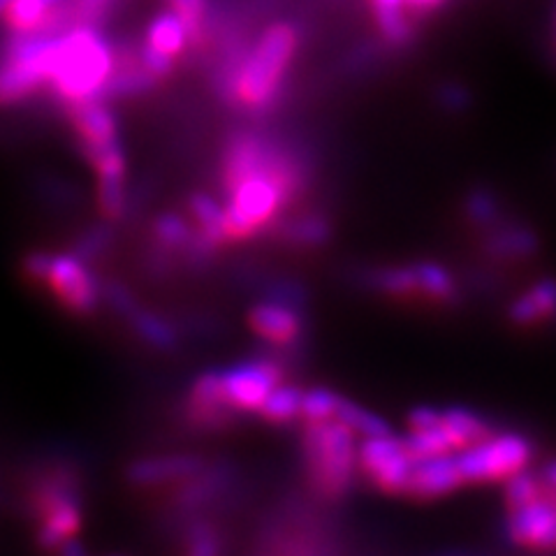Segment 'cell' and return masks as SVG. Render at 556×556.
<instances>
[{
  "instance_id": "1",
  "label": "cell",
  "mask_w": 556,
  "mask_h": 556,
  "mask_svg": "<svg viewBox=\"0 0 556 556\" xmlns=\"http://www.w3.org/2000/svg\"><path fill=\"white\" fill-rule=\"evenodd\" d=\"M302 188V169L294 155L267 142L251 172L225 186V232L228 239H251L278 218Z\"/></svg>"
},
{
  "instance_id": "2",
  "label": "cell",
  "mask_w": 556,
  "mask_h": 556,
  "mask_svg": "<svg viewBox=\"0 0 556 556\" xmlns=\"http://www.w3.org/2000/svg\"><path fill=\"white\" fill-rule=\"evenodd\" d=\"M116 49L98 26H70L59 33L49 86L67 108L100 100L114 70Z\"/></svg>"
},
{
  "instance_id": "3",
  "label": "cell",
  "mask_w": 556,
  "mask_h": 556,
  "mask_svg": "<svg viewBox=\"0 0 556 556\" xmlns=\"http://www.w3.org/2000/svg\"><path fill=\"white\" fill-rule=\"evenodd\" d=\"M294 49H298V33L292 26L276 24L267 28L249 56L228 77L225 91L230 100L249 112L269 110L281 91Z\"/></svg>"
},
{
  "instance_id": "4",
  "label": "cell",
  "mask_w": 556,
  "mask_h": 556,
  "mask_svg": "<svg viewBox=\"0 0 556 556\" xmlns=\"http://www.w3.org/2000/svg\"><path fill=\"white\" fill-rule=\"evenodd\" d=\"M357 433L339 420L306 422L304 459L311 484L327 496H343L353 484L357 459Z\"/></svg>"
},
{
  "instance_id": "5",
  "label": "cell",
  "mask_w": 556,
  "mask_h": 556,
  "mask_svg": "<svg viewBox=\"0 0 556 556\" xmlns=\"http://www.w3.org/2000/svg\"><path fill=\"white\" fill-rule=\"evenodd\" d=\"M533 447L519 433H490V437L457 452L464 482H506L527 471Z\"/></svg>"
},
{
  "instance_id": "6",
  "label": "cell",
  "mask_w": 556,
  "mask_h": 556,
  "mask_svg": "<svg viewBox=\"0 0 556 556\" xmlns=\"http://www.w3.org/2000/svg\"><path fill=\"white\" fill-rule=\"evenodd\" d=\"M35 506L42 525L38 529V543L45 549H59L67 538H75L81 525L79 496L75 480L67 473H54L40 482L35 492Z\"/></svg>"
},
{
  "instance_id": "7",
  "label": "cell",
  "mask_w": 556,
  "mask_h": 556,
  "mask_svg": "<svg viewBox=\"0 0 556 556\" xmlns=\"http://www.w3.org/2000/svg\"><path fill=\"white\" fill-rule=\"evenodd\" d=\"M357 459L362 471L367 473L382 492H408L415 457L408 452L404 439H396L392 433H380V437L364 439L357 452Z\"/></svg>"
},
{
  "instance_id": "8",
  "label": "cell",
  "mask_w": 556,
  "mask_h": 556,
  "mask_svg": "<svg viewBox=\"0 0 556 556\" xmlns=\"http://www.w3.org/2000/svg\"><path fill=\"white\" fill-rule=\"evenodd\" d=\"M281 378H283L281 364L274 359L263 357V359L239 362L235 367L220 371L225 402H228L230 410L260 413L265 399L278 382H281Z\"/></svg>"
},
{
  "instance_id": "9",
  "label": "cell",
  "mask_w": 556,
  "mask_h": 556,
  "mask_svg": "<svg viewBox=\"0 0 556 556\" xmlns=\"http://www.w3.org/2000/svg\"><path fill=\"white\" fill-rule=\"evenodd\" d=\"M89 263L75 253L51 255L45 283L56 294L61 304L79 316L91 313L100 300V288L93 274L86 267Z\"/></svg>"
},
{
  "instance_id": "10",
  "label": "cell",
  "mask_w": 556,
  "mask_h": 556,
  "mask_svg": "<svg viewBox=\"0 0 556 556\" xmlns=\"http://www.w3.org/2000/svg\"><path fill=\"white\" fill-rule=\"evenodd\" d=\"M506 529L519 547L556 549V498L541 494L525 506L513 508Z\"/></svg>"
},
{
  "instance_id": "11",
  "label": "cell",
  "mask_w": 556,
  "mask_h": 556,
  "mask_svg": "<svg viewBox=\"0 0 556 556\" xmlns=\"http://www.w3.org/2000/svg\"><path fill=\"white\" fill-rule=\"evenodd\" d=\"M464 484L462 468L457 462V452L433 455L425 459H415L408 492L415 498H439Z\"/></svg>"
},
{
  "instance_id": "12",
  "label": "cell",
  "mask_w": 556,
  "mask_h": 556,
  "mask_svg": "<svg viewBox=\"0 0 556 556\" xmlns=\"http://www.w3.org/2000/svg\"><path fill=\"white\" fill-rule=\"evenodd\" d=\"M253 332L271 345H290L302 334L300 313L286 302H260L251 308Z\"/></svg>"
},
{
  "instance_id": "13",
  "label": "cell",
  "mask_w": 556,
  "mask_h": 556,
  "mask_svg": "<svg viewBox=\"0 0 556 556\" xmlns=\"http://www.w3.org/2000/svg\"><path fill=\"white\" fill-rule=\"evenodd\" d=\"M70 112H73V126L79 135L81 151L118 139L116 118L108 110L104 100H89L75 104V108H70Z\"/></svg>"
},
{
  "instance_id": "14",
  "label": "cell",
  "mask_w": 556,
  "mask_h": 556,
  "mask_svg": "<svg viewBox=\"0 0 556 556\" xmlns=\"http://www.w3.org/2000/svg\"><path fill=\"white\" fill-rule=\"evenodd\" d=\"M202 459L190 455H169V457H151L135 462L128 468V478L132 484H161L172 480L193 478L202 471Z\"/></svg>"
},
{
  "instance_id": "15",
  "label": "cell",
  "mask_w": 556,
  "mask_h": 556,
  "mask_svg": "<svg viewBox=\"0 0 556 556\" xmlns=\"http://www.w3.org/2000/svg\"><path fill=\"white\" fill-rule=\"evenodd\" d=\"M190 214H193V220L198 223V232L195 241L190 251L204 255L208 249L218 247L225 239H228V232H225V206L206 193H195L188 202Z\"/></svg>"
},
{
  "instance_id": "16",
  "label": "cell",
  "mask_w": 556,
  "mask_h": 556,
  "mask_svg": "<svg viewBox=\"0 0 556 556\" xmlns=\"http://www.w3.org/2000/svg\"><path fill=\"white\" fill-rule=\"evenodd\" d=\"M508 316L515 325L533 327L545 320H556V278H543L510 304Z\"/></svg>"
},
{
  "instance_id": "17",
  "label": "cell",
  "mask_w": 556,
  "mask_h": 556,
  "mask_svg": "<svg viewBox=\"0 0 556 556\" xmlns=\"http://www.w3.org/2000/svg\"><path fill=\"white\" fill-rule=\"evenodd\" d=\"M190 417L200 425H220L230 413L228 402H225L223 394V380L220 371H206L202 374L193 390H190V402H188Z\"/></svg>"
},
{
  "instance_id": "18",
  "label": "cell",
  "mask_w": 556,
  "mask_h": 556,
  "mask_svg": "<svg viewBox=\"0 0 556 556\" xmlns=\"http://www.w3.org/2000/svg\"><path fill=\"white\" fill-rule=\"evenodd\" d=\"M190 42V35L186 24L181 22V16L169 10V12H161L155 20L149 24L147 28V38L144 45L159 51V54L167 56V59H179L186 47Z\"/></svg>"
},
{
  "instance_id": "19",
  "label": "cell",
  "mask_w": 556,
  "mask_h": 556,
  "mask_svg": "<svg viewBox=\"0 0 556 556\" xmlns=\"http://www.w3.org/2000/svg\"><path fill=\"white\" fill-rule=\"evenodd\" d=\"M484 251L496 260H525L538 251V237L529 228L508 225V228H496L492 232L484 243Z\"/></svg>"
},
{
  "instance_id": "20",
  "label": "cell",
  "mask_w": 556,
  "mask_h": 556,
  "mask_svg": "<svg viewBox=\"0 0 556 556\" xmlns=\"http://www.w3.org/2000/svg\"><path fill=\"white\" fill-rule=\"evenodd\" d=\"M443 425L450 431V437L457 443V452L473 445L482 439H486L492 433V427L486 425L484 417L478 413L455 406V408H445L443 410Z\"/></svg>"
},
{
  "instance_id": "21",
  "label": "cell",
  "mask_w": 556,
  "mask_h": 556,
  "mask_svg": "<svg viewBox=\"0 0 556 556\" xmlns=\"http://www.w3.org/2000/svg\"><path fill=\"white\" fill-rule=\"evenodd\" d=\"M417 271V286H420V298L433 302H450L457 298V281L439 263H415Z\"/></svg>"
},
{
  "instance_id": "22",
  "label": "cell",
  "mask_w": 556,
  "mask_h": 556,
  "mask_svg": "<svg viewBox=\"0 0 556 556\" xmlns=\"http://www.w3.org/2000/svg\"><path fill=\"white\" fill-rule=\"evenodd\" d=\"M404 443L415 459L445 455V452H457V443L450 437V431L445 429L443 417L439 425H433L429 429H410Z\"/></svg>"
},
{
  "instance_id": "23",
  "label": "cell",
  "mask_w": 556,
  "mask_h": 556,
  "mask_svg": "<svg viewBox=\"0 0 556 556\" xmlns=\"http://www.w3.org/2000/svg\"><path fill=\"white\" fill-rule=\"evenodd\" d=\"M302 390L294 388V386H283V382H278V386L269 392V396L265 399L263 413L265 420L269 422H292L294 417H302Z\"/></svg>"
},
{
  "instance_id": "24",
  "label": "cell",
  "mask_w": 556,
  "mask_h": 556,
  "mask_svg": "<svg viewBox=\"0 0 556 556\" xmlns=\"http://www.w3.org/2000/svg\"><path fill=\"white\" fill-rule=\"evenodd\" d=\"M371 286L380 292L390 294V298H415V294H420L415 265L376 269L371 271Z\"/></svg>"
},
{
  "instance_id": "25",
  "label": "cell",
  "mask_w": 556,
  "mask_h": 556,
  "mask_svg": "<svg viewBox=\"0 0 556 556\" xmlns=\"http://www.w3.org/2000/svg\"><path fill=\"white\" fill-rule=\"evenodd\" d=\"M130 323L135 327V332L142 337L149 345L153 348H161V351H167V348L177 345V329L174 325L161 316H155V313L142 311V308H135L130 313Z\"/></svg>"
},
{
  "instance_id": "26",
  "label": "cell",
  "mask_w": 556,
  "mask_h": 556,
  "mask_svg": "<svg viewBox=\"0 0 556 556\" xmlns=\"http://www.w3.org/2000/svg\"><path fill=\"white\" fill-rule=\"evenodd\" d=\"M334 420L343 422L345 427H351L357 437L369 439V437H380V433H390V425L382 420L380 415L367 410L364 406L351 402V399H341L339 410Z\"/></svg>"
},
{
  "instance_id": "27",
  "label": "cell",
  "mask_w": 556,
  "mask_h": 556,
  "mask_svg": "<svg viewBox=\"0 0 556 556\" xmlns=\"http://www.w3.org/2000/svg\"><path fill=\"white\" fill-rule=\"evenodd\" d=\"M380 30L390 42H406L410 35L408 16L404 14L406 0H371Z\"/></svg>"
},
{
  "instance_id": "28",
  "label": "cell",
  "mask_w": 556,
  "mask_h": 556,
  "mask_svg": "<svg viewBox=\"0 0 556 556\" xmlns=\"http://www.w3.org/2000/svg\"><path fill=\"white\" fill-rule=\"evenodd\" d=\"M126 177L121 174H100V186H98V202H100V212L108 218V223H114L118 218H124L126 214Z\"/></svg>"
},
{
  "instance_id": "29",
  "label": "cell",
  "mask_w": 556,
  "mask_h": 556,
  "mask_svg": "<svg viewBox=\"0 0 556 556\" xmlns=\"http://www.w3.org/2000/svg\"><path fill=\"white\" fill-rule=\"evenodd\" d=\"M341 394L327 388H311L308 392L302 394V417L306 422H325V420H334L339 404H341Z\"/></svg>"
},
{
  "instance_id": "30",
  "label": "cell",
  "mask_w": 556,
  "mask_h": 556,
  "mask_svg": "<svg viewBox=\"0 0 556 556\" xmlns=\"http://www.w3.org/2000/svg\"><path fill=\"white\" fill-rule=\"evenodd\" d=\"M153 237L165 249H190L195 241V232L190 225L177 214H163L153 223Z\"/></svg>"
},
{
  "instance_id": "31",
  "label": "cell",
  "mask_w": 556,
  "mask_h": 556,
  "mask_svg": "<svg viewBox=\"0 0 556 556\" xmlns=\"http://www.w3.org/2000/svg\"><path fill=\"white\" fill-rule=\"evenodd\" d=\"M329 235H332V228H329V223L318 214L302 216L298 220H292L286 228V237L294 243H300V247H318V243H325L329 239Z\"/></svg>"
},
{
  "instance_id": "32",
  "label": "cell",
  "mask_w": 556,
  "mask_h": 556,
  "mask_svg": "<svg viewBox=\"0 0 556 556\" xmlns=\"http://www.w3.org/2000/svg\"><path fill=\"white\" fill-rule=\"evenodd\" d=\"M466 216L471 223L482 225V228H496L501 220L498 200L494 198V193H490V190L478 188L466 198Z\"/></svg>"
},
{
  "instance_id": "33",
  "label": "cell",
  "mask_w": 556,
  "mask_h": 556,
  "mask_svg": "<svg viewBox=\"0 0 556 556\" xmlns=\"http://www.w3.org/2000/svg\"><path fill=\"white\" fill-rule=\"evenodd\" d=\"M541 494H543L541 480H538L531 473H527V471H521V473L506 480V501H508L510 510L525 506V503L538 498Z\"/></svg>"
},
{
  "instance_id": "34",
  "label": "cell",
  "mask_w": 556,
  "mask_h": 556,
  "mask_svg": "<svg viewBox=\"0 0 556 556\" xmlns=\"http://www.w3.org/2000/svg\"><path fill=\"white\" fill-rule=\"evenodd\" d=\"M116 0H70L73 26H98L112 12Z\"/></svg>"
},
{
  "instance_id": "35",
  "label": "cell",
  "mask_w": 556,
  "mask_h": 556,
  "mask_svg": "<svg viewBox=\"0 0 556 556\" xmlns=\"http://www.w3.org/2000/svg\"><path fill=\"white\" fill-rule=\"evenodd\" d=\"M110 241H112L110 225H96V228L86 230V232L77 239L73 253L79 255V257L84 260V263H93V260H96L104 249L110 247Z\"/></svg>"
},
{
  "instance_id": "36",
  "label": "cell",
  "mask_w": 556,
  "mask_h": 556,
  "mask_svg": "<svg viewBox=\"0 0 556 556\" xmlns=\"http://www.w3.org/2000/svg\"><path fill=\"white\" fill-rule=\"evenodd\" d=\"M169 5H172L174 12L181 16V22L186 24L190 42H198L202 38L206 0H169Z\"/></svg>"
},
{
  "instance_id": "37",
  "label": "cell",
  "mask_w": 556,
  "mask_h": 556,
  "mask_svg": "<svg viewBox=\"0 0 556 556\" xmlns=\"http://www.w3.org/2000/svg\"><path fill=\"white\" fill-rule=\"evenodd\" d=\"M188 538H190V545H188L190 554L208 556V554H216L220 549L214 531L208 529V527H204V525H195L193 529L188 531Z\"/></svg>"
},
{
  "instance_id": "38",
  "label": "cell",
  "mask_w": 556,
  "mask_h": 556,
  "mask_svg": "<svg viewBox=\"0 0 556 556\" xmlns=\"http://www.w3.org/2000/svg\"><path fill=\"white\" fill-rule=\"evenodd\" d=\"M443 417V410L433 408V406H417L408 413V425L410 429H429L433 425H439Z\"/></svg>"
},
{
  "instance_id": "39",
  "label": "cell",
  "mask_w": 556,
  "mask_h": 556,
  "mask_svg": "<svg viewBox=\"0 0 556 556\" xmlns=\"http://www.w3.org/2000/svg\"><path fill=\"white\" fill-rule=\"evenodd\" d=\"M443 3V0H406V5L410 10H417V12H427V10H433L439 8Z\"/></svg>"
},
{
  "instance_id": "40",
  "label": "cell",
  "mask_w": 556,
  "mask_h": 556,
  "mask_svg": "<svg viewBox=\"0 0 556 556\" xmlns=\"http://www.w3.org/2000/svg\"><path fill=\"white\" fill-rule=\"evenodd\" d=\"M543 478H545V482L552 486V490H556V459H554V462H549V464L545 466Z\"/></svg>"
},
{
  "instance_id": "41",
  "label": "cell",
  "mask_w": 556,
  "mask_h": 556,
  "mask_svg": "<svg viewBox=\"0 0 556 556\" xmlns=\"http://www.w3.org/2000/svg\"><path fill=\"white\" fill-rule=\"evenodd\" d=\"M12 5V0H0V16L5 14V10Z\"/></svg>"
}]
</instances>
